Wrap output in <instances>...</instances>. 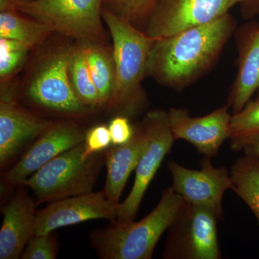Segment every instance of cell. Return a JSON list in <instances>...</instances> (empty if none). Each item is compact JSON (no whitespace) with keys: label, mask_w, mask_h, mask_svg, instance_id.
I'll list each match as a JSON object with an SVG mask.
<instances>
[{"label":"cell","mask_w":259,"mask_h":259,"mask_svg":"<svg viewBox=\"0 0 259 259\" xmlns=\"http://www.w3.org/2000/svg\"><path fill=\"white\" fill-rule=\"evenodd\" d=\"M83 142L86 156L106 151L112 144L108 125H97L88 130Z\"/></svg>","instance_id":"26"},{"label":"cell","mask_w":259,"mask_h":259,"mask_svg":"<svg viewBox=\"0 0 259 259\" xmlns=\"http://www.w3.org/2000/svg\"><path fill=\"white\" fill-rule=\"evenodd\" d=\"M84 142L65 151L37 170L24 186L33 192L37 204L52 202L93 192L105 164V151L84 154Z\"/></svg>","instance_id":"4"},{"label":"cell","mask_w":259,"mask_h":259,"mask_svg":"<svg viewBox=\"0 0 259 259\" xmlns=\"http://www.w3.org/2000/svg\"><path fill=\"white\" fill-rule=\"evenodd\" d=\"M108 127L113 146L127 144L135 133V126L131 124V119L125 116L116 115L110 120Z\"/></svg>","instance_id":"27"},{"label":"cell","mask_w":259,"mask_h":259,"mask_svg":"<svg viewBox=\"0 0 259 259\" xmlns=\"http://www.w3.org/2000/svg\"><path fill=\"white\" fill-rule=\"evenodd\" d=\"M229 108L227 105L208 115L192 117L187 109L171 107L168 117L174 139L190 143L204 157H214L223 143L231 139Z\"/></svg>","instance_id":"13"},{"label":"cell","mask_w":259,"mask_h":259,"mask_svg":"<svg viewBox=\"0 0 259 259\" xmlns=\"http://www.w3.org/2000/svg\"><path fill=\"white\" fill-rule=\"evenodd\" d=\"M71 50V47L57 48L44 56L32 74L25 97L32 106L74 120L94 112L83 106L73 90L69 71Z\"/></svg>","instance_id":"6"},{"label":"cell","mask_w":259,"mask_h":259,"mask_svg":"<svg viewBox=\"0 0 259 259\" xmlns=\"http://www.w3.org/2000/svg\"><path fill=\"white\" fill-rule=\"evenodd\" d=\"M158 0H103V7L139 30L146 24Z\"/></svg>","instance_id":"22"},{"label":"cell","mask_w":259,"mask_h":259,"mask_svg":"<svg viewBox=\"0 0 259 259\" xmlns=\"http://www.w3.org/2000/svg\"><path fill=\"white\" fill-rule=\"evenodd\" d=\"M84 42L90 74L98 92L102 109H106L115 83L113 54L112 51L105 47V44L90 41Z\"/></svg>","instance_id":"18"},{"label":"cell","mask_w":259,"mask_h":259,"mask_svg":"<svg viewBox=\"0 0 259 259\" xmlns=\"http://www.w3.org/2000/svg\"><path fill=\"white\" fill-rule=\"evenodd\" d=\"M102 8L103 0H13L10 11L28 15L65 36L106 44Z\"/></svg>","instance_id":"5"},{"label":"cell","mask_w":259,"mask_h":259,"mask_svg":"<svg viewBox=\"0 0 259 259\" xmlns=\"http://www.w3.org/2000/svg\"><path fill=\"white\" fill-rule=\"evenodd\" d=\"M102 14L113 42L115 70L113 90L105 110L115 116L134 118L148 107L142 81L147 76L150 51L155 39L104 7Z\"/></svg>","instance_id":"2"},{"label":"cell","mask_w":259,"mask_h":259,"mask_svg":"<svg viewBox=\"0 0 259 259\" xmlns=\"http://www.w3.org/2000/svg\"><path fill=\"white\" fill-rule=\"evenodd\" d=\"M243 0H158L144 32L164 38L222 18Z\"/></svg>","instance_id":"10"},{"label":"cell","mask_w":259,"mask_h":259,"mask_svg":"<svg viewBox=\"0 0 259 259\" xmlns=\"http://www.w3.org/2000/svg\"><path fill=\"white\" fill-rule=\"evenodd\" d=\"M60 248L54 231L34 236L28 242L22 259H56Z\"/></svg>","instance_id":"25"},{"label":"cell","mask_w":259,"mask_h":259,"mask_svg":"<svg viewBox=\"0 0 259 259\" xmlns=\"http://www.w3.org/2000/svg\"><path fill=\"white\" fill-rule=\"evenodd\" d=\"M232 149L233 151L243 150L245 153H250L259 160V134L243 140Z\"/></svg>","instance_id":"28"},{"label":"cell","mask_w":259,"mask_h":259,"mask_svg":"<svg viewBox=\"0 0 259 259\" xmlns=\"http://www.w3.org/2000/svg\"><path fill=\"white\" fill-rule=\"evenodd\" d=\"M15 1L19 2V3H28V2L32 1V0H15Z\"/></svg>","instance_id":"31"},{"label":"cell","mask_w":259,"mask_h":259,"mask_svg":"<svg viewBox=\"0 0 259 259\" xmlns=\"http://www.w3.org/2000/svg\"><path fill=\"white\" fill-rule=\"evenodd\" d=\"M148 141V134L142 122L135 125L132 139L127 144L105 151L107 177L104 192L112 202L119 204L129 177L136 170Z\"/></svg>","instance_id":"16"},{"label":"cell","mask_w":259,"mask_h":259,"mask_svg":"<svg viewBox=\"0 0 259 259\" xmlns=\"http://www.w3.org/2000/svg\"><path fill=\"white\" fill-rule=\"evenodd\" d=\"M37 205L36 199L21 185L2 207L0 259L21 258L25 247L35 236Z\"/></svg>","instance_id":"15"},{"label":"cell","mask_w":259,"mask_h":259,"mask_svg":"<svg viewBox=\"0 0 259 259\" xmlns=\"http://www.w3.org/2000/svg\"><path fill=\"white\" fill-rule=\"evenodd\" d=\"M29 48L13 39L0 37V78L9 79L20 69L28 55Z\"/></svg>","instance_id":"24"},{"label":"cell","mask_w":259,"mask_h":259,"mask_svg":"<svg viewBox=\"0 0 259 259\" xmlns=\"http://www.w3.org/2000/svg\"><path fill=\"white\" fill-rule=\"evenodd\" d=\"M148 134V141L136 168L132 190L117 206V221H134L146 190L175 140L168 122V111L156 109L147 112L141 120Z\"/></svg>","instance_id":"8"},{"label":"cell","mask_w":259,"mask_h":259,"mask_svg":"<svg viewBox=\"0 0 259 259\" xmlns=\"http://www.w3.org/2000/svg\"><path fill=\"white\" fill-rule=\"evenodd\" d=\"M259 134V97L248 103L238 113L232 115L231 148L243 140Z\"/></svg>","instance_id":"23"},{"label":"cell","mask_w":259,"mask_h":259,"mask_svg":"<svg viewBox=\"0 0 259 259\" xmlns=\"http://www.w3.org/2000/svg\"><path fill=\"white\" fill-rule=\"evenodd\" d=\"M210 159L204 157L200 169L186 168L175 161H168L167 167L172 187L186 202L210 209L222 220L223 196L232 187L231 171L213 166Z\"/></svg>","instance_id":"11"},{"label":"cell","mask_w":259,"mask_h":259,"mask_svg":"<svg viewBox=\"0 0 259 259\" xmlns=\"http://www.w3.org/2000/svg\"><path fill=\"white\" fill-rule=\"evenodd\" d=\"M15 100H0V166L6 168L54 123Z\"/></svg>","instance_id":"14"},{"label":"cell","mask_w":259,"mask_h":259,"mask_svg":"<svg viewBox=\"0 0 259 259\" xmlns=\"http://www.w3.org/2000/svg\"><path fill=\"white\" fill-rule=\"evenodd\" d=\"M118 204L107 198L104 191L74 196L49 202L35 214V235H44L64 227L90 220L117 221Z\"/></svg>","instance_id":"12"},{"label":"cell","mask_w":259,"mask_h":259,"mask_svg":"<svg viewBox=\"0 0 259 259\" xmlns=\"http://www.w3.org/2000/svg\"><path fill=\"white\" fill-rule=\"evenodd\" d=\"M69 71L73 90L83 106L93 112L102 109L98 92L89 69L84 41L71 47Z\"/></svg>","instance_id":"21"},{"label":"cell","mask_w":259,"mask_h":259,"mask_svg":"<svg viewBox=\"0 0 259 259\" xmlns=\"http://www.w3.org/2000/svg\"><path fill=\"white\" fill-rule=\"evenodd\" d=\"M236 26L228 13L212 23L155 39L147 76L176 91L190 86L215 65Z\"/></svg>","instance_id":"1"},{"label":"cell","mask_w":259,"mask_h":259,"mask_svg":"<svg viewBox=\"0 0 259 259\" xmlns=\"http://www.w3.org/2000/svg\"><path fill=\"white\" fill-rule=\"evenodd\" d=\"M215 213L185 202L168 229L165 259H220L221 250Z\"/></svg>","instance_id":"7"},{"label":"cell","mask_w":259,"mask_h":259,"mask_svg":"<svg viewBox=\"0 0 259 259\" xmlns=\"http://www.w3.org/2000/svg\"><path fill=\"white\" fill-rule=\"evenodd\" d=\"M13 0H0V10L2 11H10L13 4Z\"/></svg>","instance_id":"30"},{"label":"cell","mask_w":259,"mask_h":259,"mask_svg":"<svg viewBox=\"0 0 259 259\" xmlns=\"http://www.w3.org/2000/svg\"><path fill=\"white\" fill-rule=\"evenodd\" d=\"M259 89V25L242 44L238 72L228 97L233 114L241 111Z\"/></svg>","instance_id":"17"},{"label":"cell","mask_w":259,"mask_h":259,"mask_svg":"<svg viewBox=\"0 0 259 259\" xmlns=\"http://www.w3.org/2000/svg\"><path fill=\"white\" fill-rule=\"evenodd\" d=\"M245 14L252 15L259 12V0H243Z\"/></svg>","instance_id":"29"},{"label":"cell","mask_w":259,"mask_h":259,"mask_svg":"<svg viewBox=\"0 0 259 259\" xmlns=\"http://www.w3.org/2000/svg\"><path fill=\"white\" fill-rule=\"evenodd\" d=\"M233 191L254 214L259 225V160L245 153L231 168Z\"/></svg>","instance_id":"19"},{"label":"cell","mask_w":259,"mask_h":259,"mask_svg":"<svg viewBox=\"0 0 259 259\" xmlns=\"http://www.w3.org/2000/svg\"><path fill=\"white\" fill-rule=\"evenodd\" d=\"M173 187L163 191L159 202L144 219L110 222L90 232V245L101 259H151L155 247L185 204Z\"/></svg>","instance_id":"3"},{"label":"cell","mask_w":259,"mask_h":259,"mask_svg":"<svg viewBox=\"0 0 259 259\" xmlns=\"http://www.w3.org/2000/svg\"><path fill=\"white\" fill-rule=\"evenodd\" d=\"M87 131L76 121L54 122L21 155L18 161L2 175L1 187L10 190L23 185L37 170L65 151L83 142Z\"/></svg>","instance_id":"9"},{"label":"cell","mask_w":259,"mask_h":259,"mask_svg":"<svg viewBox=\"0 0 259 259\" xmlns=\"http://www.w3.org/2000/svg\"><path fill=\"white\" fill-rule=\"evenodd\" d=\"M53 32L45 23L25 18L18 12L0 13V37L17 40L30 49L41 44Z\"/></svg>","instance_id":"20"}]
</instances>
